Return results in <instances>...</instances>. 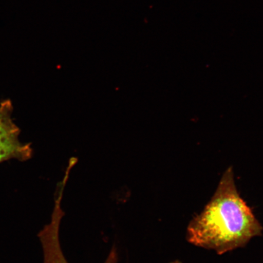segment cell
I'll use <instances>...</instances> for the list:
<instances>
[{
    "label": "cell",
    "mask_w": 263,
    "mask_h": 263,
    "mask_svg": "<svg viewBox=\"0 0 263 263\" xmlns=\"http://www.w3.org/2000/svg\"><path fill=\"white\" fill-rule=\"evenodd\" d=\"M11 100L0 103V163L10 159L26 161L32 156L31 144L22 143L18 137L21 130L13 121Z\"/></svg>",
    "instance_id": "cell-2"
},
{
    "label": "cell",
    "mask_w": 263,
    "mask_h": 263,
    "mask_svg": "<svg viewBox=\"0 0 263 263\" xmlns=\"http://www.w3.org/2000/svg\"><path fill=\"white\" fill-rule=\"evenodd\" d=\"M44 252V263H69L64 254L61 248V241L58 239H51L42 245ZM117 253L111 250L109 256L104 263H116Z\"/></svg>",
    "instance_id": "cell-3"
},
{
    "label": "cell",
    "mask_w": 263,
    "mask_h": 263,
    "mask_svg": "<svg viewBox=\"0 0 263 263\" xmlns=\"http://www.w3.org/2000/svg\"><path fill=\"white\" fill-rule=\"evenodd\" d=\"M262 229L240 196L230 166L204 210L190 222L187 239L192 244L222 254L244 246L260 235Z\"/></svg>",
    "instance_id": "cell-1"
}]
</instances>
